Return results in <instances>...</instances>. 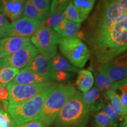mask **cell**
I'll return each instance as SVG.
<instances>
[{"label": "cell", "instance_id": "1", "mask_svg": "<svg viewBox=\"0 0 127 127\" xmlns=\"http://www.w3.org/2000/svg\"><path fill=\"white\" fill-rule=\"evenodd\" d=\"M95 63L102 65L123 54L127 48V18L110 27L84 35Z\"/></svg>", "mask_w": 127, "mask_h": 127}, {"label": "cell", "instance_id": "2", "mask_svg": "<svg viewBox=\"0 0 127 127\" xmlns=\"http://www.w3.org/2000/svg\"><path fill=\"white\" fill-rule=\"evenodd\" d=\"M90 114L84 104L82 93L76 92L62 108L51 127H87Z\"/></svg>", "mask_w": 127, "mask_h": 127}, {"label": "cell", "instance_id": "3", "mask_svg": "<svg viewBox=\"0 0 127 127\" xmlns=\"http://www.w3.org/2000/svg\"><path fill=\"white\" fill-rule=\"evenodd\" d=\"M76 92L72 84H57L46 98L38 120L47 127H50L62 108Z\"/></svg>", "mask_w": 127, "mask_h": 127}, {"label": "cell", "instance_id": "4", "mask_svg": "<svg viewBox=\"0 0 127 127\" xmlns=\"http://www.w3.org/2000/svg\"><path fill=\"white\" fill-rule=\"evenodd\" d=\"M57 85L47 89L27 101L8 106L7 112L13 119L17 127L31 121L38 120L46 98Z\"/></svg>", "mask_w": 127, "mask_h": 127}, {"label": "cell", "instance_id": "5", "mask_svg": "<svg viewBox=\"0 0 127 127\" xmlns=\"http://www.w3.org/2000/svg\"><path fill=\"white\" fill-rule=\"evenodd\" d=\"M58 45L64 56L76 68L84 67L90 59V50L86 44L77 37H61Z\"/></svg>", "mask_w": 127, "mask_h": 127}, {"label": "cell", "instance_id": "6", "mask_svg": "<svg viewBox=\"0 0 127 127\" xmlns=\"http://www.w3.org/2000/svg\"><path fill=\"white\" fill-rule=\"evenodd\" d=\"M57 85V84L54 81L29 85H21L11 82L7 85L9 92L8 105L18 104L27 101Z\"/></svg>", "mask_w": 127, "mask_h": 127}, {"label": "cell", "instance_id": "7", "mask_svg": "<svg viewBox=\"0 0 127 127\" xmlns=\"http://www.w3.org/2000/svg\"><path fill=\"white\" fill-rule=\"evenodd\" d=\"M39 51L31 43L28 42L11 55L0 59V69L10 66L20 69L26 67Z\"/></svg>", "mask_w": 127, "mask_h": 127}, {"label": "cell", "instance_id": "8", "mask_svg": "<svg viewBox=\"0 0 127 127\" xmlns=\"http://www.w3.org/2000/svg\"><path fill=\"white\" fill-rule=\"evenodd\" d=\"M61 36L52 28L43 25L31 36L30 41L39 52L57 51Z\"/></svg>", "mask_w": 127, "mask_h": 127}, {"label": "cell", "instance_id": "9", "mask_svg": "<svg viewBox=\"0 0 127 127\" xmlns=\"http://www.w3.org/2000/svg\"><path fill=\"white\" fill-rule=\"evenodd\" d=\"M45 22L23 17L9 24L7 35L28 38L31 37Z\"/></svg>", "mask_w": 127, "mask_h": 127}, {"label": "cell", "instance_id": "10", "mask_svg": "<svg viewBox=\"0 0 127 127\" xmlns=\"http://www.w3.org/2000/svg\"><path fill=\"white\" fill-rule=\"evenodd\" d=\"M127 54H121L104 64L98 65L99 69L113 82L124 78L127 74Z\"/></svg>", "mask_w": 127, "mask_h": 127}, {"label": "cell", "instance_id": "11", "mask_svg": "<svg viewBox=\"0 0 127 127\" xmlns=\"http://www.w3.org/2000/svg\"><path fill=\"white\" fill-rule=\"evenodd\" d=\"M54 55L48 52H39L25 68L36 74L48 78L51 81H54L56 72L52 69L51 63V60Z\"/></svg>", "mask_w": 127, "mask_h": 127}, {"label": "cell", "instance_id": "12", "mask_svg": "<svg viewBox=\"0 0 127 127\" xmlns=\"http://www.w3.org/2000/svg\"><path fill=\"white\" fill-rule=\"evenodd\" d=\"M82 98L90 115L96 113L102 109L104 100L102 92L96 87L91 88L86 93H84Z\"/></svg>", "mask_w": 127, "mask_h": 127}, {"label": "cell", "instance_id": "13", "mask_svg": "<svg viewBox=\"0 0 127 127\" xmlns=\"http://www.w3.org/2000/svg\"><path fill=\"white\" fill-rule=\"evenodd\" d=\"M30 42H31L30 38L18 36H8L1 39L0 59L12 54Z\"/></svg>", "mask_w": 127, "mask_h": 127}, {"label": "cell", "instance_id": "14", "mask_svg": "<svg viewBox=\"0 0 127 127\" xmlns=\"http://www.w3.org/2000/svg\"><path fill=\"white\" fill-rule=\"evenodd\" d=\"M48 82H51L48 78L36 74L26 68L20 70L18 74L12 81V83L21 85L37 84Z\"/></svg>", "mask_w": 127, "mask_h": 127}, {"label": "cell", "instance_id": "15", "mask_svg": "<svg viewBox=\"0 0 127 127\" xmlns=\"http://www.w3.org/2000/svg\"><path fill=\"white\" fill-rule=\"evenodd\" d=\"M25 0H0L3 10L12 22L23 16Z\"/></svg>", "mask_w": 127, "mask_h": 127}, {"label": "cell", "instance_id": "16", "mask_svg": "<svg viewBox=\"0 0 127 127\" xmlns=\"http://www.w3.org/2000/svg\"><path fill=\"white\" fill-rule=\"evenodd\" d=\"M102 96L104 98V102L107 101L110 104L114 110L118 114L121 121L127 118V112H125L121 104L118 95L115 93V91L111 90V89L106 90L102 93Z\"/></svg>", "mask_w": 127, "mask_h": 127}, {"label": "cell", "instance_id": "17", "mask_svg": "<svg viewBox=\"0 0 127 127\" xmlns=\"http://www.w3.org/2000/svg\"><path fill=\"white\" fill-rule=\"evenodd\" d=\"M53 30L61 37H76L81 30V24L69 21L65 19Z\"/></svg>", "mask_w": 127, "mask_h": 127}, {"label": "cell", "instance_id": "18", "mask_svg": "<svg viewBox=\"0 0 127 127\" xmlns=\"http://www.w3.org/2000/svg\"><path fill=\"white\" fill-rule=\"evenodd\" d=\"M78 75L75 81V85L81 93H85L93 88L94 78L93 73L88 69L78 71Z\"/></svg>", "mask_w": 127, "mask_h": 127}, {"label": "cell", "instance_id": "19", "mask_svg": "<svg viewBox=\"0 0 127 127\" xmlns=\"http://www.w3.org/2000/svg\"><path fill=\"white\" fill-rule=\"evenodd\" d=\"M90 71H92L94 74L95 86L101 92L111 89L113 81L111 80L99 69L98 65L95 64V65H91Z\"/></svg>", "mask_w": 127, "mask_h": 127}, {"label": "cell", "instance_id": "20", "mask_svg": "<svg viewBox=\"0 0 127 127\" xmlns=\"http://www.w3.org/2000/svg\"><path fill=\"white\" fill-rule=\"evenodd\" d=\"M52 69L55 72L58 71H65V72H78L77 68L70 64L66 58L57 52L51 60Z\"/></svg>", "mask_w": 127, "mask_h": 127}, {"label": "cell", "instance_id": "21", "mask_svg": "<svg viewBox=\"0 0 127 127\" xmlns=\"http://www.w3.org/2000/svg\"><path fill=\"white\" fill-rule=\"evenodd\" d=\"M74 7L78 12L81 22L88 18L93 9L96 0H72Z\"/></svg>", "mask_w": 127, "mask_h": 127}, {"label": "cell", "instance_id": "22", "mask_svg": "<svg viewBox=\"0 0 127 127\" xmlns=\"http://www.w3.org/2000/svg\"><path fill=\"white\" fill-rule=\"evenodd\" d=\"M20 70L17 68L7 66L0 69V84L1 87L7 85L14 79Z\"/></svg>", "mask_w": 127, "mask_h": 127}, {"label": "cell", "instance_id": "23", "mask_svg": "<svg viewBox=\"0 0 127 127\" xmlns=\"http://www.w3.org/2000/svg\"><path fill=\"white\" fill-rule=\"evenodd\" d=\"M23 17L39 20L43 22H45L46 20V19L42 15L39 11L28 0L24 1Z\"/></svg>", "mask_w": 127, "mask_h": 127}, {"label": "cell", "instance_id": "24", "mask_svg": "<svg viewBox=\"0 0 127 127\" xmlns=\"http://www.w3.org/2000/svg\"><path fill=\"white\" fill-rule=\"evenodd\" d=\"M91 127H112L111 121L101 111L94 114Z\"/></svg>", "mask_w": 127, "mask_h": 127}, {"label": "cell", "instance_id": "25", "mask_svg": "<svg viewBox=\"0 0 127 127\" xmlns=\"http://www.w3.org/2000/svg\"><path fill=\"white\" fill-rule=\"evenodd\" d=\"M63 14L65 20L75 23H81V21L79 18L78 12L76 8L74 7L72 0L69 1V4H68L65 9L64 11Z\"/></svg>", "mask_w": 127, "mask_h": 127}, {"label": "cell", "instance_id": "26", "mask_svg": "<svg viewBox=\"0 0 127 127\" xmlns=\"http://www.w3.org/2000/svg\"><path fill=\"white\" fill-rule=\"evenodd\" d=\"M101 111L105 114L108 118L109 119V120L111 121L112 127H117L120 124L121 122H122L118 114L116 113L115 111L114 110V109L112 108L108 102H107V103L104 102L102 110Z\"/></svg>", "mask_w": 127, "mask_h": 127}, {"label": "cell", "instance_id": "27", "mask_svg": "<svg viewBox=\"0 0 127 127\" xmlns=\"http://www.w3.org/2000/svg\"><path fill=\"white\" fill-rule=\"evenodd\" d=\"M36 8L45 19L49 15L50 5L47 0H28Z\"/></svg>", "mask_w": 127, "mask_h": 127}, {"label": "cell", "instance_id": "28", "mask_svg": "<svg viewBox=\"0 0 127 127\" xmlns=\"http://www.w3.org/2000/svg\"><path fill=\"white\" fill-rule=\"evenodd\" d=\"M70 1L71 0H52L48 16L57 12H63Z\"/></svg>", "mask_w": 127, "mask_h": 127}, {"label": "cell", "instance_id": "29", "mask_svg": "<svg viewBox=\"0 0 127 127\" xmlns=\"http://www.w3.org/2000/svg\"><path fill=\"white\" fill-rule=\"evenodd\" d=\"M63 12H57L53 15L48 16L46 19L44 25L53 29L57 25H59L64 20H65Z\"/></svg>", "mask_w": 127, "mask_h": 127}, {"label": "cell", "instance_id": "30", "mask_svg": "<svg viewBox=\"0 0 127 127\" xmlns=\"http://www.w3.org/2000/svg\"><path fill=\"white\" fill-rule=\"evenodd\" d=\"M9 24L0 2V39L7 35Z\"/></svg>", "mask_w": 127, "mask_h": 127}, {"label": "cell", "instance_id": "31", "mask_svg": "<svg viewBox=\"0 0 127 127\" xmlns=\"http://www.w3.org/2000/svg\"><path fill=\"white\" fill-rule=\"evenodd\" d=\"M0 127H18L7 112L0 109Z\"/></svg>", "mask_w": 127, "mask_h": 127}, {"label": "cell", "instance_id": "32", "mask_svg": "<svg viewBox=\"0 0 127 127\" xmlns=\"http://www.w3.org/2000/svg\"><path fill=\"white\" fill-rule=\"evenodd\" d=\"M9 92L6 87H0V103L3 107H7L8 105Z\"/></svg>", "mask_w": 127, "mask_h": 127}, {"label": "cell", "instance_id": "33", "mask_svg": "<svg viewBox=\"0 0 127 127\" xmlns=\"http://www.w3.org/2000/svg\"><path fill=\"white\" fill-rule=\"evenodd\" d=\"M71 77V74L65 71H58L55 73L54 81L58 82H63L68 80Z\"/></svg>", "mask_w": 127, "mask_h": 127}, {"label": "cell", "instance_id": "34", "mask_svg": "<svg viewBox=\"0 0 127 127\" xmlns=\"http://www.w3.org/2000/svg\"><path fill=\"white\" fill-rule=\"evenodd\" d=\"M18 127H47L42 121L35 120L25 123Z\"/></svg>", "mask_w": 127, "mask_h": 127}, {"label": "cell", "instance_id": "35", "mask_svg": "<svg viewBox=\"0 0 127 127\" xmlns=\"http://www.w3.org/2000/svg\"><path fill=\"white\" fill-rule=\"evenodd\" d=\"M118 96L120 98L121 104L125 112H127V93L121 94Z\"/></svg>", "mask_w": 127, "mask_h": 127}, {"label": "cell", "instance_id": "36", "mask_svg": "<svg viewBox=\"0 0 127 127\" xmlns=\"http://www.w3.org/2000/svg\"><path fill=\"white\" fill-rule=\"evenodd\" d=\"M117 127H127V118L125 119L123 121L121 122L120 124Z\"/></svg>", "mask_w": 127, "mask_h": 127}, {"label": "cell", "instance_id": "37", "mask_svg": "<svg viewBox=\"0 0 127 127\" xmlns=\"http://www.w3.org/2000/svg\"><path fill=\"white\" fill-rule=\"evenodd\" d=\"M0 109H4L2 108V106H1V103H0ZM6 112H7V111H6Z\"/></svg>", "mask_w": 127, "mask_h": 127}, {"label": "cell", "instance_id": "38", "mask_svg": "<svg viewBox=\"0 0 127 127\" xmlns=\"http://www.w3.org/2000/svg\"><path fill=\"white\" fill-rule=\"evenodd\" d=\"M47 1L49 3H50V1H51V0H47Z\"/></svg>", "mask_w": 127, "mask_h": 127}, {"label": "cell", "instance_id": "39", "mask_svg": "<svg viewBox=\"0 0 127 127\" xmlns=\"http://www.w3.org/2000/svg\"><path fill=\"white\" fill-rule=\"evenodd\" d=\"M1 87V84H0V87Z\"/></svg>", "mask_w": 127, "mask_h": 127}, {"label": "cell", "instance_id": "40", "mask_svg": "<svg viewBox=\"0 0 127 127\" xmlns=\"http://www.w3.org/2000/svg\"></svg>", "mask_w": 127, "mask_h": 127}]
</instances>
